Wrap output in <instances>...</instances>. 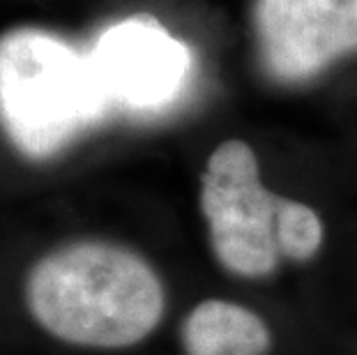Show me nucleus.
Instances as JSON below:
<instances>
[{"mask_svg": "<svg viewBox=\"0 0 357 355\" xmlns=\"http://www.w3.org/2000/svg\"><path fill=\"white\" fill-rule=\"evenodd\" d=\"M279 201V194L263 187L249 143H219L201 176V210L212 252L229 273L263 279L277 270Z\"/></svg>", "mask_w": 357, "mask_h": 355, "instance_id": "3", "label": "nucleus"}, {"mask_svg": "<svg viewBox=\"0 0 357 355\" xmlns=\"http://www.w3.org/2000/svg\"><path fill=\"white\" fill-rule=\"evenodd\" d=\"M26 307L65 344L127 349L164 316V286L146 259L127 247L86 240L60 247L33 266Z\"/></svg>", "mask_w": 357, "mask_h": 355, "instance_id": "1", "label": "nucleus"}, {"mask_svg": "<svg viewBox=\"0 0 357 355\" xmlns=\"http://www.w3.org/2000/svg\"><path fill=\"white\" fill-rule=\"evenodd\" d=\"M254 28L265 70L307 81L357 51V0H256Z\"/></svg>", "mask_w": 357, "mask_h": 355, "instance_id": "5", "label": "nucleus"}, {"mask_svg": "<svg viewBox=\"0 0 357 355\" xmlns=\"http://www.w3.org/2000/svg\"><path fill=\"white\" fill-rule=\"evenodd\" d=\"M109 109L88 54L35 26L0 35V127L24 157L58 155Z\"/></svg>", "mask_w": 357, "mask_h": 355, "instance_id": "2", "label": "nucleus"}, {"mask_svg": "<svg viewBox=\"0 0 357 355\" xmlns=\"http://www.w3.org/2000/svg\"><path fill=\"white\" fill-rule=\"evenodd\" d=\"M88 56L111 107L132 111L171 104L192 72L187 44L146 14L109 26Z\"/></svg>", "mask_w": 357, "mask_h": 355, "instance_id": "4", "label": "nucleus"}, {"mask_svg": "<svg viewBox=\"0 0 357 355\" xmlns=\"http://www.w3.org/2000/svg\"><path fill=\"white\" fill-rule=\"evenodd\" d=\"M325 243L323 219L307 203L281 196L277 213V245L284 259L305 263L321 252Z\"/></svg>", "mask_w": 357, "mask_h": 355, "instance_id": "7", "label": "nucleus"}, {"mask_svg": "<svg viewBox=\"0 0 357 355\" xmlns=\"http://www.w3.org/2000/svg\"><path fill=\"white\" fill-rule=\"evenodd\" d=\"M187 355H268L270 328L252 309L229 300H203L182 326Z\"/></svg>", "mask_w": 357, "mask_h": 355, "instance_id": "6", "label": "nucleus"}]
</instances>
